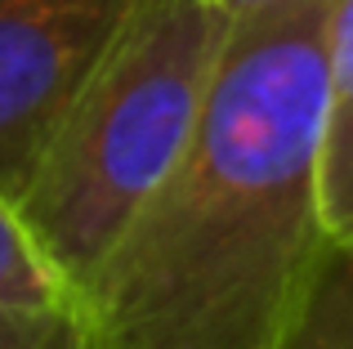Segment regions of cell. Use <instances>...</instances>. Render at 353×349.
<instances>
[{"mask_svg":"<svg viewBox=\"0 0 353 349\" xmlns=\"http://www.w3.org/2000/svg\"><path fill=\"white\" fill-rule=\"evenodd\" d=\"M331 0L233 18L183 157L81 287L85 349H277L318 260Z\"/></svg>","mask_w":353,"mask_h":349,"instance_id":"cell-1","label":"cell"},{"mask_svg":"<svg viewBox=\"0 0 353 349\" xmlns=\"http://www.w3.org/2000/svg\"><path fill=\"white\" fill-rule=\"evenodd\" d=\"M139 0H0V197L23 192L59 117Z\"/></svg>","mask_w":353,"mask_h":349,"instance_id":"cell-3","label":"cell"},{"mask_svg":"<svg viewBox=\"0 0 353 349\" xmlns=\"http://www.w3.org/2000/svg\"><path fill=\"white\" fill-rule=\"evenodd\" d=\"M277 349H353V251L322 242Z\"/></svg>","mask_w":353,"mask_h":349,"instance_id":"cell-6","label":"cell"},{"mask_svg":"<svg viewBox=\"0 0 353 349\" xmlns=\"http://www.w3.org/2000/svg\"><path fill=\"white\" fill-rule=\"evenodd\" d=\"M228 27L210 0H139L59 117L14 210L77 291L183 157Z\"/></svg>","mask_w":353,"mask_h":349,"instance_id":"cell-2","label":"cell"},{"mask_svg":"<svg viewBox=\"0 0 353 349\" xmlns=\"http://www.w3.org/2000/svg\"><path fill=\"white\" fill-rule=\"evenodd\" d=\"M0 349H85L81 291L0 197Z\"/></svg>","mask_w":353,"mask_h":349,"instance_id":"cell-4","label":"cell"},{"mask_svg":"<svg viewBox=\"0 0 353 349\" xmlns=\"http://www.w3.org/2000/svg\"><path fill=\"white\" fill-rule=\"evenodd\" d=\"M318 215L327 242L353 251V0H331L327 108L318 148Z\"/></svg>","mask_w":353,"mask_h":349,"instance_id":"cell-5","label":"cell"},{"mask_svg":"<svg viewBox=\"0 0 353 349\" xmlns=\"http://www.w3.org/2000/svg\"><path fill=\"white\" fill-rule=\"evenodd\" d=\"M210 5H215L219 14H228V18H241V14H250V9H264V5H277V0H210Z\"/></svg>","mask_w":353,"mask_h":349,"instance_id":"cell-7","label":"cell"}]
</instances>
